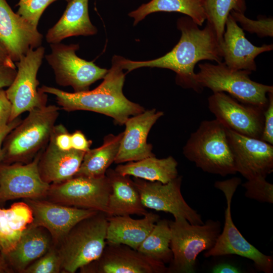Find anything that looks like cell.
<instances>
[{
  "label": "cell",
  "mask_w": 273,
  "mask_h": 273,
  "mask_svg": "<svg viewBox=\"0 0 273 273\" xmlns=\"http://www.w3.org/2000/svg\"><path fill=\"white\" fill-rule=\"evenodd\" d=\"M79 271L81 273H168V267L127 245L106 242L99 257Z\"/></svg>",
  "instance_id": "15"
},
{
  "label": "cell",
  "mask_w": 273,
  "mask_h": 273,
  "mask_svg": "<svg viewBox=\"0 0 273 273\" xmlns=\"http://www.w3.org/2000/svg\"><path fill=\"white\" fill-rule=\"evenodd\" d=\"M16 73V68L0 65V88L9 87L13 82Z\"/></svg>",
  "instance_id": "40"
},
{
  "label": "cell",
  "mask_w": 273,
  "mask_h": 273,
  "mask_svg": "<svg viewBox=\"0 0 273 273\" xmlns=\"http://www.w3.org/2000/svg\"><path fill=\"white\" fill-rule=\"evenodd\" d=\"M61 259L54 245L44 254L30 264L23 273H59L61 272Z\"/></svg>",
  "instance_id": "33"
},
{
  "label": "cell",
  "mask_w": 273,
  "mask_h": 273,
  "mask_svg": "<svg viewBox=\"0 0 273 273\" xmlns=\"http://www.w3.org/2000/svg\"><path fill=\"white\" fill-rule=\"evenodd\" d=\"M122 56L114 55L112 66L102 82L95 89L68 93L47 85L39 90L56 97L57 103L67 111L84 110L99 113L113 118L116 124L122 125L130 116L142 113L144 108L127 99L123 93L125 74L121 65Z\"/></svg>",
  "instance_id": "2"
},
{
  "label": "cell",
  "mask_w": 273,
  "mask_h": 273,
  "mask_svg": "<svg viewBox=\"0 0 273 273\" xmlns=\"http://www.w3.org/2000/svg\"><path fill=\"white\" fill-rule=\"evenodd\" d=\"M133 183L145 208L184 217L193 224L204 223L201 215L184 200L181 193L182 176L166 184L134 177Z\"/></svg>",
  "instance_id": "12"
},
{
  "label": "cell",
  "mask_w": 273,
  "mask_h": 273,
  "mask_svg": "<svg viewBox=\"0 0 273 273\" xmlns=\"http://www.w3.org/2000/svg\"><path fill=\"white\" fill-rule=\"evenodd\" d=\"M177 165L176 160L171 156L162 159L154 156L119 165L115 170L122 175L166 184L178 176Z\"/></svg>",
  "instance_id": "27"
},
{
  "label": "cell",
  "mask_w": 273,
  "mask_h": 273,
  "mask_svg": "<svg viewBox=\"0 0 273 273\" xmlns=\"http://www.w3.org/2000/svg\"><path fill=\"white\" fill-rule=\"evenodd\" d=\"M171 238L169 220L159 219L137 250L154 261L164 264L169 263L173 258Z\"/></svg>",
  "instance_id": "30"
},
{
  "label": "cell",
  "mask_w": 273,
  "mask_h": 273,
  "mask_svg": "<svg viewBox=\"0 0 273 273\" xmlns=\"http://www.w3.org/2000/svg\"><path fill=\"white\" fill-rule=\"evenodd\" d=\"M32 221L31 209L24 201L0 208V251L4 255L10 252Z\"/></svg>",
  "instance_id": "26"
},
{
  "label": "cell",
  "mask_w": 273,
  "mask_h": 273,
  "mask_svg": "<svg viewBox=\"0 0 273 273\" xmlns=\"http://www.w3.org/2000/svg\"><path fill=\"white\" fill-rule=\"evenodd\" d=\"M14 272L9 266L5 255L0 251V273Z\"/></svg>",
  "instance_id": "44"
},
{
  "label": "cell",
  "mask_w": 273,
  "mask_h": 273,
  "mask_svg": "<svg viewBox=\"0 0 273 273\" xmlns=\"http://www.w3.org/2000/svg\"><path fill=\"white\" fill-rule=\"evenodd\" d=\"M37 27L14 13L6 0H0V41L14 62L41 46L43 35Z\"/></svg>",
  "instance_id": "17"
},
{
  "label": "cell",
  "mask_w": 273,
  "mask_h": 273,
  "mask_svg": "<svg viewBox=\"0 0 273 273\" xmlns=\"http://www.w3.org/2000/svg\"><path fill=\"white\" fill-rule=\"evenodd\" d=\"M241 180L233 177L222 181H217L214 187L221 191L226 200L224 224L222 232L219 235L213 247L206 251V257L226 255H237L251 260L255 267L259 271L272 273V256L265 255L248 242L234 224L231 214L232 198Z\"/></svg>",
  "instance_id": "8"
},
{
  "label": "cell",
  "mask_w": 273,
  "mask_h": 273,
  "mask_svg": "<svg viewBox=\"0 0 273 273\" xmlns=\"http://www.w3.org/2000/svg\"><path fill=\"white\" fill-rule=\"evenodd\" d=\"M207 23L213 29L219 44L223 39L225 25L232 11L244 14L246 0H201Z\"/></svg>",
  "instance_id": "31"
},
{
  "label": "cell",
  "mask_w": 273,
  "mask_h": 273,
  "mask_svg": "<svg viewBox=\"0 0 273 273\" xmlns=\"http://www.w3.org/2000/svg\"><path fill=\"white\" fill-rule=\"evenodd\" d=\"M265 178L257 177L247 180L242 185L246 190L245 196L261 203H273V185Z\"/></svg>",
  "instance_id": "34"
},
{
  "label": "cell",
  "mask_w": 273,
  "mask_h": 273,
  "mask_svg": "<svg viewBox=\"0 0 273 273\" xmlns=\"http://www.w3.org/2000/svg\"><path fill=\"white\" fill-rule=\"evenodd\" d=\"M0 65H4L16 68L14 62L10 58L5 48L0 41Z\"/></svg>",
  "instance_id": "43"
},
{
  "label": "cell",
  "mask_w": 273,
  "mask_h": 273,
  "mask_svg": "<svg viewBox=\"0 0 273 273\" xmlns=\"http://www.w3.org/2000/svg\"><path fill=\"white\" fill-rule=\"evenodd\" d=\"M44 52L42 46L31 49L15 62L18 69L16 76L6 90L12 106L10 122L26 111L47 105V95L39 90L37 79Z\"/></svg>",
  "instance_id": "11"
},
{
  "label": "cell",
  "mask_w": 273,
  "mask_h": 273,
  "mask_svg": "<svg viewBox=\"0 0 273 273\" xmlns=\"http://www.w3.org/2000/svg\"><path fill=\"white\" fill-rule=\"evenodd\" d=\"M50 140L60 150L69 151L72 149L71 134L62 124L55 125Z\"/></svg>",
  "instance_id": "37"
},
{
  "label": "cell",
  "mask_w": 273,
  "mask_h": 273,
  "mask_svg": "<svg viewBox=\"0 0 273 273\" xmlns=\"http://www.w3.org/2000/svg\"><path fill=\"white\" fill-rule=\"evenodd\" d=\"M85 153L73 149L60 150L50 140L41 151L38 163L41 178L49 184L60 183L72 178L77 173Z\"/></svg>",
  "instance_id": "21"
},
{
  "label": "cell",
  "mask_w": 273,
  "mask_h": 273,
  "mask_svg": "<svg viewBox=\"0 0 273 273\" xmlns=\"http://www.w3.org/2000/svg\"><path fill=\"white\" fill-rule=\"evenodd\" d=\"M107 216L99 211L82 219L57 246L63 272L74 273L101 255L106 244Z\"/></svg>",
  "instance_id": "5"
},
{
  "label": "cell",
  "mask_w": 273,
  "mask_h": 273,
  "mask_svg": "<svg viewBox=\"0 0 273 273\" xmlns=\"http://www.w3.org/2000/svg\"><path fill=\"white\" fill-rule=\"evenodd\" d=\"M178 12L186 15L199 26L206 20L201 0H151L128 13L134 19L133 26L155 12Z\"/></svg>",
  "instance_id": "29"
},
{
  "label": "cell",
  "mask_w": 273,
  "mask_h": 273,
  "mask_svg": "<svg viewBox=\"0 0 273 273\" xmlns=\"http://www.w3.org/2000/svg\"><path fill=\"white\" fill-rule=\"evenodd\" d=\"M106 175L111 186L108 216L131 214L144 216L148 212L143 205L139 193L129 175H122L115 169L109 168Z\"/></svg>",
  "instance_id": "25"
},
{
  "label": "cell",
  "mask_w": 273,
  "mask_h": 273,
  "mask_svg": "<svg viewBox=\"0 0 273 273\" xmlns=\"http://www.w3.org/2000/svg\"><path fill=\"white\" fill-rule=\"evenodd\" d=\"M199 71L195 80L203 89L207 87L213 93H227L238 101L265 110L268 102V93L273 92V86L254 81L250 79L252 72L234 70L224 62L213 64H198Z\"/></svg>",
  "instance_id": "7"
},
{
  "label": "cell",
  "mask_w": 273,
  "mask_h": 273,
  "mask_svg": "<svg viewBox=\"0 0 273 273\" xmlns=\"http://www.w3.org/2000/svg\"><path fill=\"white\" fill-rule=\"evenodd\" d=\"M268 102L264 110L263 127L260 139L273 145V92L268 93Z\"/></svg>",
  "instance_id": "36"
},
{
  "label": "cell",
  "mask_w": 273,
  "mask_h": 273,
  "mask_svg": "<svg viewBox=\"0 0 273 273\" xmlns=\"http://www.w3.org/2000/svg\"><path fill=\"white\" fill-rule=\"evenodd\" d=\"M177 27L181 36L170 52L148 61H135L122 57V67L127 73L142 67L168 69L176 73L177 84L200 93L203 89L195 80V65L202 60L222 62L219 42L213 29L207 23L203 29H200L190 17H185L177 20Z\"/></svg>",
  "instance_id": "1"
},
{
  "label": "cell",
  "mask_w": 273,
  "mask_h": 273,
  "mask_svg": "<svg viewBox=\"0 0 273 273\" xmlns=\"http://www.w3.org/2000/svg\"><path fill=\"white\" fill-rule=\"evenodd\" d=\"M225 27L226 30L220 44L224 63L232 69L255 71L256 57L262 53L272 51V44L260 47L253 45L245 37L244 30L230 14Z\"/></svg>",
  "instance_id": "20"
},
{
  "label": "cell",
  "mask_w": 273,
  "mask_h": 273,
  "mask_svg": "<svg viewBox=\"0 0 273 273\" xmlns=\"http://www.w3.org/2000/svg\"><path fill=\"white\" fill-rule=\"evenodd\" d=\"M54 245L52 237L46 229L31 223L15 247L5 256L14 272L23 273L30 264L44 254Z\"/></svg>",
  "instance_id": "22"
},
{
  "label": "cell",
  "mask_w": 273,
  "mask_h": 273,
  "mask_svg": "<svg viewBox=\"0 0 273 273\" xmlns=\"http://www.w3.org/2000/svg\"><path fill=\"white\" fill-rule=\"evenodd\" d=\"M208 103L215 119L226 127L240 134L260 139L264 110L241 103L223 92L213 93L208 98Z\"/></svg>",
  "instance_id": "14"
},
{
  "label": "cell",
  "mask_w": 273,
  "mask_h": 273,
  "mask_svg": "<svg viewBox=\"0 0 273 273\" xmlns=\"http://www.w3.org/2000/svg\"><path fill=\"white\" fill-rule=\"evenodd\" d=\"M92 144V141L87 140L80 130H76L71 134V145L73 149L86 152L90 149Z\"/></svg>",
  "instance_id": "39"
},
{
  "label": "cell",
  "mask_w": 273,
  "mask_h": 273,
  "mask_svg": "<svg viewBox=\"0 0 273 273\" xmlns=\"http://www.w3.org/2000/svg\"><path fill=\"white\" fill-rule=\"evenodd\" d=\"M183 154L204 172L222 176L237 173L226 128L216 119L200 123L184 146Z\"/></svg>",
  "instance_id": "4"
},
{
  "label": "cell",
  "mask_w": 273,
  "mask_h": 273,
  "mask_svg": "<svg viewBox=\"0 0 273 273\" xmlns=\"http://www.w3.org/2000/svg\"><path fill=\"white\" fill-rule=\"evenodd\" d=\"M56 105L33 108L12 130L2 146V162L27 163L48 145L59 115Z\"/></svg>",
  "instance_id": "3"
},
{
  "label": "cell",
  "mask_w": 273,
  "mask_h": 273,
  "mask_svg": "<svg viewBox=\"0 0 273 273\" xmlns=\"http://www.w3.org/2000/svg\"><path fill=\"white\" fill-rule=\"evenodd\" d=\"M24 202L32 212L31 224L46 229L56 246L77 223L99 212L61 205L44 199H25Z\"/></svg>",
  "instance_id": "18"
},
{
  "label": "cell",
  "mask_w": 273,
  "mask_h": 273,
  "mask_svg": "<svg viewBox=\"0 0 273 273\" xmlns=\"http://www.w3.org/2000/svg\"><path fill=\"white\" fill-rule=\"evenodd\" d=\"M51 52L45 56L53 69L55 80L63 86H71L74 92L89 90L91 84L103 79L108 70L93 62L86 61L76 54L78 44L66 45L61 42L50 44Z\"/></svg>",
  "instance_id": "9"
},
{
  "label": "cell",
  "mask_w": 273,
  "mask_h": 273,
  "mask_svg": "<svg viewBox=\"0 0 273 273\" xmlns=\"http://www.w3.org/2000/svg\"><path fill=\"white\" fill-rule=\"evenodd\" d=\"M21 121L19 117L10 122L5 128L0 130V164L2 162V146L4 141L8 133L16 127Z\"/></svg>",
  "instance_id": "42"
},
{
  "label": "cell",
  "mask_w": 273,
  "mask_h": 273,
  "mask_svg": "<svg viewBox=\"0 0 273 273\" xmlns=\"http://www.w3.org/2000/svg\"><path fill=\"white\" fill-rule=\"evenodd\" d=\"M169 224L173 258L168 273L195 272L197 256L213 247L221 232L220 222L209 219L202 224H193L179 217L169 220Z\"/></svg>",
  "instance_id": "6"
},
{
  "label": "cell",
  "mask_w": 273,
  "mask_h": 273,
  "mask_svg": "<svg viewBox=\"0 0 273 273\" xmlns=\"http://www.w3.org/2000/svg\"><path fill=\"white\" fill-rule=\"evenodd\" d=\"M97 32L89 19L88 0H70L60 19L48 30L46 40L56 43L69 37L93 35Z\"/></svg>",
  "instance_id": "23"
},
{
  "label": "cell",
  "mask_w": 273,
  "mask_h": 273,
  "mask_svg": "<svg viewBox=\"0 0 273 273\" xmlns=\"http://www.w3.org/2000/svg\"><path fill=\"white\" fill-rule=\"evenodd\" d=\"M111 192V186L106 175L96 177L78 176L50 184L44 199L61 205L96 210L108 215Z\"/></svg>",
  "instance_id": "10"
},
{
  "label": "cell",
  "mask_w": 273,
  "mask_h": 273,
  "mask_svg": "<svg viewBox=\"0 0 273 273\" xmlns=\"http://www.w3.org/2000/svg\"><path fill=\"white\" fill-rule=\"evenodd\" d=\"M213 273H240L241 269L236 265L228 262H221L215 265L211 269Z\"/></svg>",
  "instance_id": "41"
},
{
  "label": "cell",
  "mask_w": 273,
  "mask_h": 273,
  "mask_svg": "<svg viewBox=\"0 0 273 273\" xmlns=\"http://www.w3.org/2000/svg\"><path fill=\"white\" fill-rule=\"evenodd\" d=\"M58 0H19L17 13L37 27L39 20L46 9ZM67 2L70 0H65Z\"/></svg>",
  "instance_id": "35"
},
{
  "label": "cell",
  "mask_w": 273,
  "mask_h": 273,
  "mask_svg": "<svg viewBox=\"0 0 273 273\" xmlns=\"http://www.w3.org/2000/svg\"><path fill=\"white\" fill-rule=\"evenodd\" d=\"M230 14L243 30L255 33L260 37L273 36V19L261 16L257 20L246 17L244 14L232 11Z\"/></svg>",
  "instance_id": "32"
},
{
  "label": "cell",
  "mask_w": 273,
  "mask_h": 273,
  "mask_svg": "<svg viewBox=\"0 0 273 273\" xmlns=\"http://www.w3.org/2000/svg\"><path fill=\"white\" fill-rule=\"evenodd\" d=\"M226 128L237 172L247 180L266 176L273 171V146Z\"/></svg>",
  "instance_id": "16"
},
{
  "label": "cell",
  "mask_w": 273,
  "mask_h": 273,
  "mask_svg": "<svg viewBox=\"0 0 273 273\" xmlns=\"http://www.w3.org/2000/svg\"><path fill=\"white\" fill-rule=\"evenodd\" d=\"M42 151L27 163L0 164V205L17 199L46 197L50 184L42 180L38 171Z\"/></svg>",
  "instance_id": "13"
},
{
  "label": "cell",
  "mask_w": 273,
  "mask_h": 273,
  "mask_svg": "<svg viewBox=\"0 0 273 273\" xmlns=\"http://www.w3.org/2000/svg\"><path fill=\"white\" fill-rule=\"evenodd\" d=\"M12 106L7 97L6 90L0 88V130L5 128L10 122Z\"/></svg>",
  "instance_id": "38"
},
{
  "label": "cell",
  "mask_w": 273,
  "mask_h": 273,
  "mask_svg": "<svg viewBox=\"0 0 273 273\" xmlns=\"http://www.w3.org/2000/svg\"><path fill=\"white\" fill-rule=\"evenodd\" d=\"M123 132L117 135L110 134L104 138L99 148L86 152L81 164L74 176L100 177L106 175L118 153Z\"/></svg>",
  "instance_id": "28"
},
{
  "label": "cell",
  "mask_w": 273,
  "mask_h": 273,
  "mask_svg": "<svg viewBox=\"0 0 273 273\" xmlns=\"http://www.w3.org/2000/svg\"><path fill=\"white\" fill-rule=\"evenodd\" d=\"M159 219L153 212L138 219L130 215L107 216L106 242L124 244L137 250Z\"/></svg>",
  "instance_id": "24"
},
{
  "label": "cell",
  "mask_w": 273,
  "mask_h": 273,
  "mask_svg": "<svg viewBox=\"0 0 273 273\" xmlns=\"http://www.w3.org/2000/svg\"><path fill=\"white\" fill-rule=\"evenodd\" d=\"M163 115V112L152 109L129 117L124 123L125 129L114 162L136 161L155 156L152 145L147 142V137L153 125Z\"/></svg>",
  "instance_id": "19"
}]
</instances>
